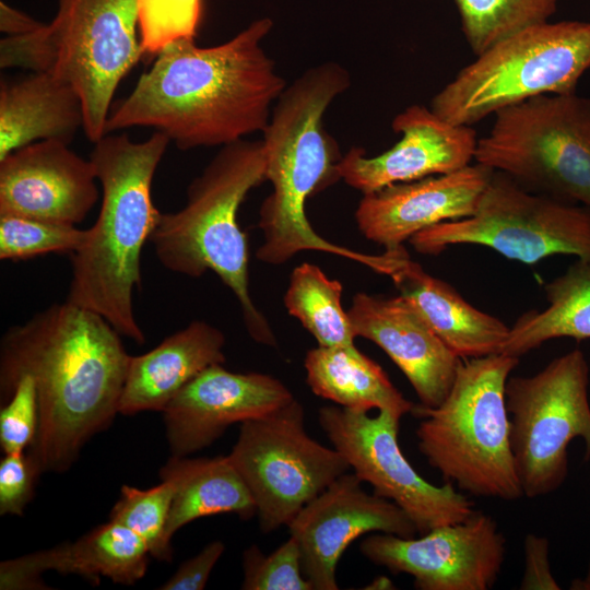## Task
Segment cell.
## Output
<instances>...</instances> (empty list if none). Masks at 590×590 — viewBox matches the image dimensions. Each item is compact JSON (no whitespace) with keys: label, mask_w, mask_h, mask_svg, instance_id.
<instances>
[{"label":"cell","mask_w":590,"mask_h":590,"mask_svg":"<svg viewBox=\"0 0 590 590\" xmlns=\"http://www.w3.org/2000/svg\"><path fill=\"white\" fill-rule=\"evenodd\" d=\"M120 337L104 317L68 300L2 335L0 401L20 379H33L38 425L27 453L40 473L67 472L119 414L131 358Z\"/></svg>","instance_id":"cell-1"},{"label":"cell","mask_w":590,"mask_h":590,"mask_svg":"<svg viewBox=\"0 0 590 590\" xmlns=\"http://www.w3.org/2000/svg\"><path fill=\"white\" fill-rule=\"evenodd\" d=\"M273 21L262 17L225 43L165 47L131 93L110 109L106 132L149 127L180 150L226 145L263 131L286 87L262 47Z\"/></svg>","instance_id":"cell-2"},{"label":"cell","mask_w":590,"mask_h":590,"mask_svg":"<svg viewBox=\"0 0 590 590\" xmlns=\"http://www.w3.org/2000/svg\"><path fill=\"white\" fill-rule=\"evenodd\" d=\"M351 84L346 69L324 62L306 70L286 85L271 111L263 133L266 180L272 192L259 210L263 241L259 261L282 264L300 251L333 253L359 262L373 271L379 256L356 252L317 234L307 220L306 200L341 180L343 157L339 144L323 126L333 99Z\"/></svg>","instance_id":"cell-3"},{"label":"cell","mask_w":590,"mask_h":590,"mask_svg":"<svg viewBox=\"0 0 590 590\" xmlns=\"http://www.w3.org/2000/svg\"><path fill=\"white\" fill-rule=\"evenodd\" d=\"M170 140L154 131L146 140L106 133L90 154L102 187V204L86 244L71 253L66 300L104 317L121 335L145 342L134 316L141 285V251L157 223L152 182Z\"/></svg>","instance_id":"cell-4"},{"label":"cell","mask_w":590,"mask_h":590,"mask_svg":"<svg viewBox=\"0 0 590 590\" xmlns=\"http://www.w3.org/2000/svg\"><path fill=\"white\" fill-rule=\"evenodd\" d=\"M264 180L262 140L223 145L189 184L185 205L160 213L150 241L172 272L197 279L216 273L237 298L250 338L275 347L272 328L250 295L247 239L237 222L241 202Z\"/></svg>","instance_id":"cell-5"},{"label":"cell","mask_w":590,"mask_h":590,"mask_svg":"<svg viewBox=\"0 0 590 590\" xmlns=\"http://www.w3.org/2000/svg\"><path fill=\"white\" fill-rule=\"evenodd\" d=\"M518 357L462 358L452 387L435 408L415 405L417 447L460 491L516 500L523 496L510 445L506 382Z\"/></svg>","instance_id":"cell-6"},{"label":"cell","mask_w":590,"mask_h":590,"mask_svg":"<svg viewBox=\"0 0 590 590\" xmlns=\"http://www.w3.org/2000/svg\"><path fill=\"white\" fill-rule=\"evenodd\" d=\"M141 58L138 0H58L50 23L0 42L1 68L48 72L75 88L92 143L107 133L114 94Z\"/></svg>","instance_id":"cell-7"},{"label":"cell","mask_w":590,"mask_h":590,"mask_svg":"<svg viewBox=\"0 0 590 590\" xmlns=\"http://www.w3.org/2000/svg\"><path fill=\"white\" fill-rule=\"evenodd\" d=\"M590 69V22H544L496 43L462 68L430 109L458 126L539 95L577 93Z\"/></svg>","instance_id":"cell-8"},{"label":"cell","mask_w":590,"mask_h":590,"mask_svg":"<svg viewBox=\"0 0 590 590\" xmlns=\"http://www.w3.org/2000/svg\"><path fill=\"white\" fill-rule=\"evenodd\" d=\"M474 162L529 191L590 208V98L547 94L503 108Z\"/></svg>","instance_id":"cell-9"},{"label":"cell","mask_w":590,"mask_h":590,"mask_svg":"<svg viewBox=\"0 0 590 590\" xmlns=\"http://www.w3.org/2000/svg\"><path fill=\"white\" fill-rule=\"evenodd\" d=\"M409 243L422 255L481 245L526 264L553 255L590 259V208L529 191L494 170L471 216L433 225Z\"/></svg>","instance_id":"cell-10"},{"label":"cell","mask_w":590,"mask_h":590,"mask_svg":"<svg viewBox=\"0 0 590 590\" xmlns=\"http://www.w3.org/2000/svg\"><path fill=\"white\" fill-rule=\"evenodd\" d=\"M589 365L575 349L529 377L506 382L510 445L523 496L547 495L568 474V445L581 438L590 459Z\"/></svg>","instance_id":"cell-11"},{"label":"cell","mask_w":590,"mask_h":590,"mask_svg":"<svg viewBox=\"0 0 590 590\" xmlns=\"http://www.w3.org/2000/svg\"><path fill=\"white\" fill-rule=\"evenodd\" d=\"M227 457L253 498L263 533L288 526L305 505L351 469L338 450L307 434L304 406L296 398L241 423Z\"/></svg>","instance_id":"cell-12"},{"label":"cell","mask_w":590,"mask_h":590,"mask_svg":"<svg viewBox=\"0 0 590 590\" xmlns=\"http://www.w3.org/2000/svg\"><path fill=\"white\" fill-rule=\"evenodd\" d=\"M400 417L381 410L376 416L343 406H322L318 423L362 482L399 506L420 534L470 518L476 510L465 495L447 482L423 479L398 442Z\"/></svg>","instance_id":"cell-13"},{"label":"cell","mask_w":590,"mask_h":590,"mask_svg":"<svg viewBox=\"0 0 590 590\" xmlns=\"http://www.w3.org/2000/svg\"><path fill=\"white\" fill-rule=\"evenodd\" d=\"M359 550L391 573L412 576L420 590H488L499 577L506 539L492 516L476 510L420 538L371 534Z\"/></svg>","instance_id":"cell-14"},{"label":"cell","mask_w":590,"mask_h":590,"mask_svg":"<svg viewBox=\"0 0 590 590\" xmlns=\"http://www.w3.org/2000/svg\"><path fill=\"white\" fill-rule=\"evenodd\" d=\"M300 551L302 570L312 590H337V566L346 547L366 533L404 539L418 533L394 503L369 494L355 473H344L305 505L290 522Z\"/></svg>","instance_id":"cell-15"},{"label":"cell","mask_w":590,"mask_h":590,"mask_svg":"<svg viewBox=\"0 0 590 590\" xmlns=\"http://www.w3.org/2000/svg\"><path fill=\"white\" fill-rule=\"evenodd\" d=\"M295 397L278 378L216 364L190 380L162 411L172 456L211 446L228 426L264 416Z\"/></svg>","instance_id":"cell-16"},{"label":"cell","mask_w":590,"mask_h":590,"mask_svg":"<svg viewBox=\"0 0 590 590\" xmlns=\"http://www.w3.org/2000/svg\"><path fill=\"white\" fill-rule=\"evenodd\" d=\"M392 130L402 138L390 150L367 157L353 146L339 164L341 179L363 194L387 186L459 170L474 161L472 126L453 125L430 108L412 105L398 114Z\"/></svg>","instance_id":"cell-17"},{"label":"cell","mask_w":590,"mask_h":590,"mask_svg":"<svg viewBox=\"0 0 590 590\" xmlns=\"http://www.w3.org/2000/svg\"><path fill=\"white\" fill-rule=\"evenodd\" d=\"M93 164L59 140L22 146L0 160V215L76 225L98 200Z\"/></svg>","instance_id":"cell-18"},{"label":"cell","mask_w":590,"mask_h":590,"mask_svg":"<svg viewBox=\"0 0 590 590\" xmlns=\"http://www.w3.org/2000/svg\"><path fill=\"white\" fill-rule=\"evenodd\" d=\"M493 173L475 162L449 174L365 193L355 211L357 227L364 237L385 249L403 246L425 228L471 216Z\"/></svg>","instance_id":"cell-19"},{"label":"cell","mask_w":590,"mask_h":590,"mask_svg":"<svg viewBox=\"0 0 590 590\" xmlns=\"http://www.w3.org/2000/svg\"><path fill=\"white\" fill-rule=\"evenodd\" d=\"M347 316L356 338L376 343L403 373L421 405L435 408L445 400L462 358L404 297L357 293Z\"/></svg>","instance_id":"cell-20"},{"label":"cell","mask_w":590,"mask_h":590,"mask_svg":"<svg viewBox=\"0 0 590 590\" xmlns=\"http://www.w3.org/2000/svg\"><path fill=\"white\" fill-rule=\"evenodd\" d=\"M150 556L140 536L109 520L73 542L2 560L0 589H49L42 579L46 571L76 575L93 583L105 577L130 586L144 577Z\"/></svg>","instance_id":"cell-21"},{"label":"cell","mask_w":590,"mask_h":590,"mask_svg":"<svg viewBox=\"0 0 590 590\" xmlns=\"http://www.w3.org/2000/svg\"><path fill=\"white\" fill-rule=\"evenodd\" d=\"M382 274L393 282L434 332L460 358H474L502 352L510 327L479 310L450 284L428 274L413 261L404 246L386 249Z\"/></svg>","instance_id":"cell-22"},{"label":"cell","mask_w":590,"mask_h":590,"mask_svg":"<svg viewBox=\"0 0 590 590\" xmlns=\"http://www.w3.org/2000/svg\"><path fill=\"white\" fill-rule=\"evenodd\" d=\"M225 335L219 328L203 320H193L151 351L131 356L119 414L162 412L201 371L225 363Z\"/></svg>","instance_id":"cell-23"},{"label":"cell","mask_w":590,"mask_h":590,"mask_svg":"<svg viewBox=\"0 0 590 590\" xmlns=\"http://www.w3.org/2000/svg\"><path fill=\"white\" fill-rule=\"evenodd\" d=\"M80 95L68 82L48 72L1 79L0 160L44 140L71 143L83 129Z\"/></svg>","instance_id":"cell-24"},{"label":"cell","mask_w":590,"mask_h":590,"mask_svg":"<svg viewBox=\"0 0 590 590\" xmlns=\"http://www.w3.org/2000/svg\"><path fill=\"white\" fill-rule=\"evenodd\" d=\"M161 481L175 485L166 539L191 521L233 512L241 519L256 515L253 498L227 456L189 458L170 456L160 470Z\"/></svg>","instance_id":"cell-25"},{"label":"cell","mask_w":590,"mask_h":590,"mask_svg":"<svg viewBox=\"0 0 590 590\" xmlns=\"http://www.w3.org/2000/svg\"><path fill=\"white\" fill-rule=\"evenodd\" d=\"M304 366L311 391L343 408L361 412L386 410L401 418L415 406L386 371L358 349L318 345L307 352Z\"/></svg>","instance_id":"cell-26"},{"label":"cell","mask_w":590,"mask_h":590,"mask_svg":"<svg viewBox=\"0 0 590 590\" xmlns=\"http://www.w3.org/2000/svg\"><path fill=\"white\" fill-rule=\"evenodd\" d=\"M544 291L548 306L523 312L510 327L500 353L519 358L553 339H590V259L571 263Z\"/></svg>","instance_id":"cell-27"},{"label":"cell","mask_w":590,"mask_h":590,"mask_svg":"<svg viewBox=\"0 0 590 590\" xmlns=\"http://www.w3.org/2000/svg\"><path fill=\"white\" fill-rule=\"evenodd\" d=\"M342 284L311 263L297 266L284 294V306L319 346L357 349L347 311L341 304Z\"/></svg>","instance_id":"cell-28"},{"label":"cell","mask_w":590,"mask_h":590,"mask_svg":"<svg viewBox=\"0 0 590 590\" xmlns=\"http://www.w3.org/2000/svg\"><path fill=\"white\" fill-rule=\"evenodd\" d=\"M559 0H453L475 56L515 33L547 22Z\"/></svg>","instance_id":"cell-29"},{"label":"cell","mask_w":590,"mask_h":590,"mask_svg":"<svg viewBox=\"0 0 590 590\" xmlns=\"http://www.w3.org/2000/svg\"><path fill=\"white\" fill-rule=\"evenodd\" d=\"M174 492V483L166 480L148 489L123 485L109 512V520L134 532L145 543L150 555L162 562H170L173 558V546L166 539V527Z\"/></svg>","instance_id":"cell-30"},{"label":"cell","mask_w":590,"mask_h":590,"mask_svg":"<svg viewBox=\"0 0 590 590\" xmlns=\"http://www.w3.org/2000/svg\"><path fill=\"white\" fill-rule=\"evenodd\" d=\"M88 236V228L76 225L0 215V259L17 261L51 252L73 253Z\"/></svg>","instance_id":"cell-31"},{"label":"cell","mask_w":590,"mask_h":590,"mask_svg":"<svg viewBox=\"0 0 590 590\" xmlns=\"http://www.w3.org/2000/svg\"><path fill=\"white\" fill-rule=\"evenodd\" d=\"M202 0H138V27L143 57L157 56L180 39H194Z\"/></svg>","instance_id":"cell-32"},{"label":"cell","mask_w":590,"mask_h":590,"mask_svg":"<svg viewBox=\"0 0 590 590\" xmlns=\"http://www.w3.org/2000/svg\"><path fill=\"white\" fill-rule=\"evenodd\" d=\"M244 590H312L302 570L297 541L290 535L270 555L251 545L243 553Z\"/></svg>","instance_id":"cell-33"},{"label":"cell","mask_w":590,"mask_h":590,"mask_svg":"<svg viewBox=\"0 0 590 590\" xmlns=\"http://www.w3.org/2000/svg\"><path fill=\"white\" fill-rule=\"evenodd\" d=\"M0 446L3 453L23 452L33 444L38 425L36 389L32 378L23 377L10 399L1 404Z\"/></svg>","instance_id":"cell-34"},{"label":"cell","mask_w":590,"mask_h":590,"mask_svg":"<svg viewBox=\"0 0 590 590\" xmlns=\"http://www.w3.org/2000/svg\"><path fill=\"white\" fill-rule=\"evenodd\" d=\"M42 473L27 452L4 453L0 461V515L23 516Z\"/></svg>","instance_id":"cell-35"},{"label":"cell","mask_w":590,"mask_h":590,"mask_svg":"<svg viewBox=\"0 0 590 590\" xmlns=\"http://www.w3.org/2000/svg\"><path fill=\"white\" fill-rule=\"evenodd\" d=\"M224 551L225 545L222 541L210 542L196 556L185 560L158 589L201 590L205 588L211 571Z\"/></svg>","instance_id":"cell-36"},{"label":"cell","mask_w":590,"mask_h":590,"mask_svg":"<svg viewBox=\"0 0 590 590\" xmlns=\"http://www.w3.org/2000/svg\"><path fill=\"white\" fill-rule=\"evenodd\" d=\"M524 571L521 590H559L550 564V542L544 536L529 533L523 542Z\"/></svg>","instance_id":"cell-37"},{"label":"cell","mask_w":590,"mask_h":590,"mask_svg":"<svg viewBox=\"0 0 590 590\" xmlns=\"http://www.w3.org/2000/svg\"><path fill=\"white\" fill-rule=\"evenodd\" d=\"M44 23H40L26 13H23L8 3L1 1L0 4V30L7 36H19L37 31Z\"/></svg>","instance_id":"cell-38"},{"label":"cell","mask_w":590,"mask_h":590,"mask_svg":"<svg viewBox=\"0 0 590 590\" xmlns=\"http://www.w3.org/2000/svg\"><path fill=\"white\" fill-rule=\"evenodd\" d=\"M571 590H590V563L586 574L581 578H576L570 583Z\"/></svg>","instance_id":"cell-39"}]
</instances>
